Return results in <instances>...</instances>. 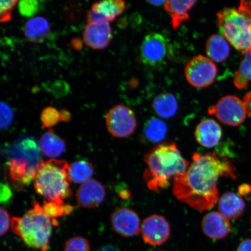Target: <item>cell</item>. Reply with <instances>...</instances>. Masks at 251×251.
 <instances>
[{
  "label": "cell",
  "mask_w": 251,
  "mask_h": 251,
  "mask_svg": "<svg viewBox=\"0 0 251 251\" xmlns=\"http://www.w3.org/2000/svg\"><path fill=\"white\" fill-rule=\"evenodd\" d=\"M94 168L89 162L81 160L72 163L69 168V176L75 183L83 184L92 179Z\"/></svg>",
  "instance_id": "24"
},
{
  "label": "cell",
  "mask_w": 251,
  "mask_h": 251,
  "mask_svg": "<svg viewBox=\"0 0 251 251\" xmlns=\"http://www.w3.org/2000/svg\"><path fill=\"white\" fill-rule=\"evenodd\" d=\"M246 208L242 198L237 194L226 193L218 201V210L220 213L228 220H235L241 217Z\"/></svg>",
  "instance_id": "17"
},
{
  "label": "cell",
  "mask_w": 251,
  "mask_h": 251,
  "mask_svg": "<svg viewBox=\"0 0 251 251\" xmlns=\"http://www.w3.org/2000/svg\"><path fill=\"white\" fill-rule=\"evenodd\" d=\"M51 30L49 21L45 18L36 17L30 19L24 27V35L29 42L42 43L46 40Z\"/></svg>",
  "instance_id": "18"
},
{
  "label": "cell",
  "mask_w": 251,
  "mask_h": 251,
  "mask_svg": "<svg viewBox=\"0 0 251 251\" xmlns=\"http://www.w3.org/2000/svg\"><path fill=\"white\" fill-rule=\"evenodd\" d=\"M248 3H249V7H250L251 11V1H248Z\"/></svg>",
  "instance_id": "43"
},
{
  "label": "cell",
  "mask_w": 251,
  "mask_h": 251,
  "mask_svg": "<svg viewBox=\"0 0 251 251\" xmlns=\"http://www.w3.org/2000/svg\"><path fill=\"white\" fill-rule=\"evenodd\" d=\"M169 43L161 34L151 33L144 37L140 47V58L144 64L158 67L168 57Z\"/></svg>",
  "instance_id": "9"
},
{
  "label": "cell",
  "mask_w": 251,
  "mask_h": 251,
  "mask_svg": "<svg viewBox=\"0 0 251 251\" xmlns=\"http://www.w3.org/2000/svg\"><path fill=\"white\" fill-rule=\"evenodd\" d=\"M43 211L48 217L55 219L63 216L70 215L74 211L75 206L65 204L64 202H57L44 201Z\"/></svg>",
  "instance_id": "27"
},
{
  "label": "cell",
  "mask_w": 251,
  "mask_h": 251,
  "mask_svg": "<svg viewBox=\"0 0 251 251\" xmlns=\"http://www.w3.org/2000/svg\"><path fill=\"white\" fill-rule=\"evenodd\" d=\"M64 251H90L89 241L82 237L71 238L66 241Z\"/></svg>",
  "instance_id": "29"
},
{
  "label": "cell",
  "mask_w": 251,
  "mask_h": 251,
  "mask_svg": "<svg viewBox=\"0 0 251 251\" xmlns=\"http://www.w3.org/2000/svg\"><path fill=\"white\" fill-rule=\"evenodd\" d=\"M126 8V2L122 0H103L94 3L91 10L110 23L123 13Z\"/></svg>",
  "instance_id": "22"
},
{
  "label": "cell",
  "mask_w": 251,
  "mask_h": 251,
  "mask_svg": "<svg viewBox=\"0 0 251 251\" xmlns=\"http://www.w3.org/2000/svg\"><path fill=\"white\" fill-rule=\"evenodd\" d=\"M166 1H149L150 4H151L152 5H161L162 4H165Z\"/></svg>",
  "instance_id": "42"
},
{
  "label": "cell",
  "mask_w": 251,
  "mask_h": 251,
  "mask_svg": "<svg viewBox=\"0 0 251 251\" xmlns=\"http://www.w3.org/2000/svg\"><path fill=\"white\" fill-rule=\"evenodd\" d=\"M39 146L44 155L55 159L60 156L65 151L66 142L50 128L41 137Z\"/></svg>",
  "instance_id": "20"
},
{
  "label": "cell",
  "mask_w": 251,
  "mask_h": 251,
  "mask_svg": "<svg viewBox=\"0 0 251 251\" xmlns=\"http://www.w3.org/2000/svg\"><path fill=\"white\" fill-rule=\"evenodd\" d=\"M105 196L106 191L103 185L92 178L78 188L76 193L77 202L84 208H95L101 205Z\"/></svg>",
  "instance_id": "13"
},
{
  "label": "cell",
  "mask_w": 251,
  "mask_h": 251,
  "mask_svg": "<svg viewBox=\"0 0 251 251\" xmlns=\"http://www.w3.org/2000/svg\"><path fill=\"white\" fill-rule=\"evenodd\" d=\"M1 201H7L9 198H10L11 196V191L9 189V188L7 185H1Z\"/></svg>",
  "instance_id": "35"
},
{
  "label": "cell",
  "mask_w": 251,
  "mask_h": 251,
  "mask_svg": "<svg viewBox=\"0 0 251 251\" xmlns=\"http://www.w3.org/2000/svg\"><path fill=\"white\" fill-rule=\"evenodd\" d=\"M144 161L147 165L144 180L149 189L155 192L169 186L171 178L184 174L190 166L174 143L153 147L144 156Z\"/></svg>",
  "instance_id": "2"
},
{
  "label": "cell",
  "mask_w": 251,
  "mask_h": 251,
  "mask_svg": "<svg viewBox=\"0 0 251 251\" xmlns=\"http://www.w3.org/2000/svg\"><path fill=\"white\" fill-rule=\"evenodd\" d=\"M71 46L72 48L78 51L82 49L83 43L80 39L74 38L71 40Z\"/></svg>",
  "instance_id": "38"
},
{
  "label": "cell",
  "mask_w": 251,
  "mask_h": 251,
  "mask_svg": "<svg viewBox=\"0 0 251 251\" xmlns=\"http://www.w3.org/2000/svg\"><path fill=\"white\" fill-rule=\"evenodd\" d=\"M233 162L226 156L212 152L194 153L193 162L184 174L176 176L173 193L178 200L202 212L211 209L219 201L218 182L221 176L236 179Z\"/></svg>",
  "instance_id": "1"
},
{
  "label": "cell",
  "mask_w": 251,
  "mask_h": 251,
  "mask_svg": "<svg viewBox=\"0 0 251 251\" xmlns=\"http://www.w3.org/2000/svg\"><path fill=\"white\" fill-rule=\"evenodd\" d=\"M0 115H1V128L5 129L9 126L13 121L14 115V112L7 103L1 102L0 107Z\"/></svg>",
  "instance_id": "31"
},
{
  "label": "cell",
  "mask_w": 251,
  "mask_h": 251,
  "mask_svg": "<svg viewBox=\"0 0 251 251\" xmlns=\"http://www.w3.org/2000/svg\"><path fill=\"white\" fill-rule=\"evenodd\" d=\"M18 1H1L0 3V21L1 23H8L12 18V11Z\"/></svg>",
  "instance_id": "32"
},
{
  "label": "cell",
  "mask_w": 251,
  "mask_h": 251,
  "mask_svg": "<svg viewBox=\"0 0 251 251\" xmlns=\"http://www.w3.org/2000/svg\"><path fill=\"white\" fill-rule=\"evenodd\" d=\"M230 49L227 41L219 34L210 37L206 43V53L213 62H222L230 55Z\"/></svg>",
  "instance_id": "21"
},
{
  "label": "cell",
  "mask_w": 251,
  "mask_h": 251,
  "mask_svg": "<svg viewBox=\"0 0 251 251\" xmlns=\"http://www.w3.org/2000/svg\"><path fill=\"white\" fill-rule=\"evenodd\" d=\"M208 114L215 116L223 124L237 126L246 120L247 109L242 100L234 96H227L208 110Z\"/></svg>",
  "instance_id": "6"
},
{
  "label": "cell",
  "mask_w": 251,
  "mask_h": 251,
  "mask_svg": "<svg viewBox=\"0 0 251 251\" xmlns=\"http://www.w3.org/2000/svg\"><path fill=\"white\" fill-rule=\"evenodd\" d=\"M202 229L206 236L212 240H221L226 237L231 231L229 220L221 213L211 212L204 216Z\"/></svg>",
  "instance_id": "14"
},
{
  "label": "cell",
  "mask_w": 251,
  "mask_h": 251,
  "mask_svg": "<svg viewBox=\"0 0 251 251\" xmlns=\"http://www.w3.org/2000/svg\"><path fill=\"white\" fill-rule=\"evenodd\" d=\"M86 45L95 50L106 48L112 39V30L107 22L87 24L83 33Z\"/></svg>",
  "instance_id": "12"
},
{
  "label": "cell",
  "mask_w": 251,
  "mask_h": 251,
  "mask_svg": "<svg viewBox=\"0 0 251 251\" xmlns=\"http://www.w3.org/2000/svg\"><path fill=\"white\" fill-rule=\"evenodd\" d=\"M221 36L238 51L246 52L251 47V11L248 1L239 7L227 8L217 14Z\"/></svg>",
  "instance_id": "5"
},
{
  "label": "cell",
  "mask_w": 251,
  "mask_h": 251,
  "mask_svg": "<svg viewBox=\"0 0 251 251\" xmlns=\"http://www.w3.org/2000/svg\"><path fill=\"white\" fill-rule=\"evenodd\" d=\"M247 109V114L251 117V92L244 96L243 100Z\"/></svg>",
  "instance_id": "36"
},
{
  "label": "cell",
  "mask_w": 251,
  "mask_h": 251,
  "mask_svg": "<svg viewBox=\"0 0 251 251\" xmlns=\"http://www.w3.org/2000/svg\"><path fill=\"white\" fill-rule=\"evenodd\" d=\"M184 74L191 86L205 88L214 82L217 76L218 69L211 59L205 56L199 55L188 63Z\"/></svg>",
  "instance_id": "7"
},
{
  "label": "cell",
  "mask_w": 251,
  "mask_h": 251,
  "mask_svg": "<svg viewBox=\"0 0 251 251\" xmlns=\"http://www.w3.org/2000/svg\"><path fill=\"white\" fill-rule=\"evenodd\" d=\"M0 218H1V230H0V234L1 236L7 233L9 227L11 226L10 217H9V213L7 210L3 208L2 207L0 210Z\"/></svg>",
  "instance_id": "33"
},
{
  "label": "cell",
  "mask_w": 251,
  "mask_h": 251,
  "mask_svg": "<svg viewBox=\"0 0 251 251\" xmlns=\"http://www.w3.org/2000/svg\"><path fill=\"white\" fill-rule=\"evenodd\" d=\"M111 221L113 229L122 237H133L140 233V219L132 209L125 207L116 209L112 213Z\"/></svg>",
  "instance_id": "11"
},
{
  "label": "cell",
  "mask_w": 251,
  "mask_h": 251,
  "mask_svg": "<svg viewBox=\"0 0 251 251\" xmlns=\"http://www.w3.org/2000/svg\"><path fill=\"white\" fill-rule=\"evenodd\" d=\"M144 242L157 246L165 243L171 234L170 226L161 215H153L144 220L141 227Z\"/></svg>",
  "instance_id": "10"
},
{
  "label": "cell",
  "mask_w": 251,
  "mask_h": 251,
  "mask_svg": "<svg viewBox=\"0 0 251 251\" xmlns=\"http://www.w3.org/2000/svg\"><path fill=\"white\" fill-rule=\"evenodd\" d=\"M8 167L9 177L15 183L27 184L35 180L36 167L31 166L26 159H11L8 162Z\"/></svg>",
  "instance_id": "16"
},
{
  "label": "cell",
  "mask_w": 251,
  "mask_h": 251,
  "mask_svg": "<svg viewBox=\"0 0 251 251\" xmlns=\"http://www.w3.org/2000/svg\"><path fill=\"white\" fill-rule=\"evenodd\" d=\"M237 251H251V239L247 238L241 241Z\"/></svg>",
  "instance_id": "34"
},
{
  "label": "cell",
  "mask_w": 251,
  "mask_h": 251,
  "mask_svg": "<svg viewBox=\"0 0 251 251\" xmlns=\"http://www.w3.org/2000/svg\"><path fill=\"white\" fill-rule=\"evenodd\" d=\"M120 196H121L122 199L126 200V199H128V198H130V193L128 192V191L124 190V191H122V193H121Z\"/></svg>",
  "instance_id": "41"
},
{
  "label": "cell",
  "mask_w": 251,
  "mask_h": 251,
  "mask_svg": "<svg viewBox=\"0 0 251 251\" xmlns=\"http://www.w3.org/2000/svg\"><path fill=\"white\" fill-rule=\"evenodd\" d=\"M251 81V47L246 52L239 70L235 73L234 84L238 89H244Z\"/></svg>",
  "instance_id": "26"
},
{
  "label": "cell",
  "mask_w": 251,
  "mask_h": 251,
  "mask_svg": "<svg viewBox=\"0 0 251 251\" xmlns=\"http://www.w3.org/2000/svg\"><path fill=\"white\" fill-rule=\"evenodd\" d=\"M222 136V130L217 122L212 119H204L197 125L196 140L201 146L211 149L217 146Z\"/></svg>",
  "instance_id": "15"
},
{
  "label": "cell",
  "mask_w": 251,
  "mask_h": 251,
  "mask_svg": "<svg viewBox=\"0 0 251 251\" xmlns=\"http://www.w3.org/2000/svg\"><path fill=\"white\" fill-rule=\"evenodd\" d=\"M40 121L43 128L51 127L61 121L60 113L52 106H47L41 112Z\"/></svg>",
  "instance_id": "28"
},
{
  "label": "cell",
  "mask_w": 251,
  "mask_h": 251,
  "mask_svg": "<svg viewBox=\"0 0 251 251\" xmlns=\"http://www.w3.org/2000/svg\"><path fill=\"white\" fill-rule=\"evenodd\" d=\"M34 187L36 192L49 201L64 202L72 196L69 176L70 165L64 160L39 159L36 166Z\"/></svg>",
  "instance_id": "3"
},
{
  "label": "cell",
  "mask_w": 251,
  "mask_h": 251,
  "mask_svg": "<svg viewBox=\"0 0 251 251\" xmlns=\"http://www.w3.org/2000/svg\"><path fill=\"white\" fill-rule=\"evenodd\" d=\"M60 121L64 122H70L71 119V114L67 109H62L60 111Z\"/></svg>",
  "instance_id": "37"
},
{
  "label": "cell",
  "mask_w": 251,
  "mask_h": 251,
  "mask_svg": "<svg viewBox=\"0 0 251 251\" xmlns=\"http://www.w3.org/2000/svg\"><path fill=\"white\" fill-rule=\"evenodd\" d=\"M97 251H121L118 248L112 246V245H108V246H103L97 250Z\"/></svg>",
  "instance_id": "40"
},
{
  "label": "cell",
  "mask_w": 251,
  "mask_h": 251,
  "mask_svg": "<svg viewBox=\"0 0 251 251\" xmlns=\"http://www.w3.org/2000/svg\"><path fill=\"white\" fill-rule=\"evenodd\" d=\"M153 109L155 114L163 118H170L176 114L178 103L176 97L171 93L159 94L153 101Z\"/></svg>",
  "instance_id": "23"
},
{
  "label": "cell",
  "mask_w": 251,
  "mask_h": 251,
  "mask_svg": "<svg viewBox=\"0 0 251 251\" xmlns=\"http://www.w3.org/2000/svg\"><path fill=\"white\" fill-rule=\"evenodd\" d=\"M167 132V126L158 118H150L144 125V136L151 142H161L165 139Z\"/></svg>",
  "instance_id": "25"
},
{
  "label": "cell",
  "mask_w": 251,
  "mask_h": 251,
  "mask_svg": "<svg viewBox=\"0 0 251 251\" xmlns=\"http://www.w3.org/2000/svg\"><path fill=\"white\" fill-rule=\"evenodd\" d=\"M238 190L241 196H246L250 193L251 187L249 184H244L238 187Z\"/></svg>",
  "instance_id": "39"
},
{
  "label": "cell",
  "mask_w": 251,
  "mask_h": 251,
  "mask_svg": "<svg viewBox=\"0 0 251 251\" xmlns=\"http://www.w3.org/2000/svg\"><path fill=\"white\" fill-rule=\"evenodd\" d=\"M196 2V1L179 0H168L166 1L164 8L170 14L173 29H178L182 23L189 19V11Z\"/></svg>",
  "instance_id": "19"
},
{
  "label": "cell",
  "mask_w": 251,
  "mask_h": 251,
  "mask_svg": "<svg viewBox=\"0 0 251 251\" xmlns=\"http://www.w3.org/2000/svg\"><path fill=\"white\" fill-rule=\"evenodd\" d=\"M33 208L22 218L13 217L11 227L27 246L42 251H48L52 225L58 226L55 219H50L44 212L43 206L33 201Z\"/></svg>",
  "instance_id": "4"
},
{
  "label": "cell",
  "mask_w": 251,
  "mask_h": 251,
  "mask_svg": "<svg viewBox=\"0 0 251 251\" xmlns=\"http://www.w3.org/2000/svg\"><path fill=\"white\" fill-rule=\"evenodd\" d=\"M105 122L109 133L117 138L131 136L137 127L134 112L123 105H115L110 109L106 115Z\"/></svg>",
  "instance_id": "8"
},
{
  "label": "cell",
  "mask_w": 251,
  "mask_h": 251,
  "mask_svg": "<svg viewBox=\"0 0 251 251\" xmlns=\"http://www.w3.org/2000/svg\"><path fill=\"white\" fill-rule=\"evenodd\" d=\"M39 2L36 0H22L18 2L19 11L25 17H33L39 10Z\"/></svg>",
  "instance_id": "30"
}]
</instances>
